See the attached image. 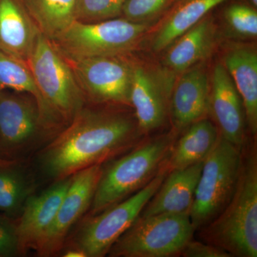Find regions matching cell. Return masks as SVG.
<instances>
[{
    "label": "cell",
    "mask_w": 257,
    "mask_h": 257,
    "mask_svg": "<svg viewBox=\"0 0 257 257\" xmlns=\"http://www.w3.org/2000/svg\"><path fill=\"white\" fill-rule=\"evenodd\" d=\"M140 133L136 118L124 111L84 105L42 149L40 168L55 182L67 178L128 150Z\"/></svg>",
    "instance_id": "1"
},
{
    "label": "cell",
    "mask_w": 257,
    "mask_h": 257,
    "mask_svg": "<svg viewBox=\"0 0 257 257\" xmlns=\"http://www.w3.org/2000/svg\"><path fill=\"white\" fill-rule=\"evenodd\" d=\"M256 145L242 147L239 179L222 211L200 229L205 242L232 256H257Z\"/></svg>",
    "instance_id": "2"
},
{
    "label": "cell",
    "mask_w": 257,
    "mask_h": 257,
    "mask_svg": "<svg viewBox=\"0 0 257 257\" xmlns=\"http://www.w3.org/2000/svg\"><path fill=\"white\" fill-rule=\"evenodd\" d=\"M175 143V132L140 143L115 160L102 172L89 215L98 214L133 195L147 185L167 165Z\"/></svg>",
    "instance_id": "3"
},
{
    "label": "cell",
    "mask_w": 257,
    "mask_h": 257,
    "mask_svg": "<svg viewBox=\"0 0 257 257\" xmlns=\"http://www.w3.org/2000/svg\"><path fill=\"white\" fill-rule=\"evenodd\" d=\"M28 64L41 94L49 124L59 133L85 105L82 89L69 62L41 32Z\"/></svg>",
    "instance_id": "4"
},
{
    "label": "cell",
    "mask_w": 257,
    "mask_h": 257,
    "mask_svg": "<svg viewBox=\"0 0 257 257\" xmlns=\"http://www.w3.org/2000/svg\"><path fill=\"white\" fill-rule=\"evenodd\" d=\"M150 25L121 18L93 23L74 22L52 42L66 60L124 57L140 45Z\"/></svg>",
    "instance_id": "5"
},
{
    "label": "cell",
    "mask_w": 257,
    "mask_h": 257,
    "mask_svg": "<svg viewBox=\"0 0 257 257\" xmlns=\"http://www.w3.org/2000/svg\"><path fill=\"white\" fill-rule=\"evenodd\" d=\"M168 173L167 167L143 188L104 211L85 218L76 231L69 247L84 257H102L140 216L144 208L160 188Z\"/></svg>",
    "instance_id": "6"
},
{
    "label": "cell",
    "mask_w": 257,
    "mask_h": 257,
    "mask_svg": "<svg viewBox=\"0 0 257 257\" xmlns=\"http://www.w3.org/2000/svg\"><path fill=\"white\" fill-rule=\"evenodd\" d=\"M241 150L219 135L215 147L203 162L189 211L196 230L212 221L232 197L239 179Z\"/></svg>",
    "instance_id": "7"
},
{
    "label": "cell",
    "mask_w": 257,
    "mask_h": 257,
    "mask_svg": "<svg viewBox=\"0 0 257 257\" xmlns=\"http://www.w3.org/2000/svg\"><path fill=\"white\" fill-rule=\"evenodd\" d=\"M195 231L189 212L139 216L107 254L111 257L176 256L192 239Z\"/></svg>",
    "instance_id": "8"
},
{
    "label": "cell",
    "mask_w": 257,
    "mask_h": 257,
    "mask_svg": "<svg viewBox=\"0 0 257 257\" xmlns=\"http://www.w3.org/2000/svg\"><path fill=\"white\" fill-rule=\"evenodd\" d=\"M54 137L33 96L0 91V160L23 162Z\"/></svg>",
    "instance_id": "9"
},
{
    "label": "cell",
    "mask_w": 257,
    "mask_h": 257,
    "mask_svg": "<svg viewBox=\"0 0 257 257\" xmlns=\"http://www.w3.org/2000/svg\"><path fill=\"white\" fill-rule=\"evenodd\" d=\"M124 57L67 60L86 101L130 105L133 64Z\"/></svg>",
    "instance_id": "10"
},
{
    "label": "cell",
    "mask_w": 257,
    "mask_h": 257,
    "mask_svg": "<svg viewBox=\"0 0 257 257\" xmlns=\"http://www.w3.org/2000/svg\"><path fill=\"white\" fill-rule=\"evenodd\" d=\"M102 169L101 165L92 166L72 176L55 219L37 246V254L55 256L62 249L72 226L90 208Z\"/></svg>",
    "instance_id": "11"
},
{
    "label": "cell",
    "mask_w": 257,
    "mask_h": 257,
    "mask_svg": "<svg viewBox=\"0 0 257 257\" xmlns=\"http://www.w3.org/2000/svg\"><path fill=\"white\" fill-rule=\"evenodd\" d=\"M175 74L133 64L130 105L141 133L156 130L165 123Z\"/></svg>",
    "instance_id": "12"
},
{
    "label": "cell",
    "mask_w": 257,
    "mask_h": 257,
    "mask_svg": "<svg viewBox=\"0 0 257 257\" xmlns=\"http://www.w3.org/2000/svg\"><path fill=\"white\" fill-rule=\"evenodd\" d=\"M209 111L221 138L241 149L246 116L242 100L224 64H216L211 74Z\"/></svg>",
    "instance_id": "13"
},
{
    "label": "cell",
    "mask_w": 257,
    "mask_h": 257,
    "mask_svg": "<svg viewBox=\"0 0 257 257\" xmlns=\"http://www.w3.org/2000/svg\"><path fill=\"white\" fill-rule=\"evenodd\" d=\"M71 180L72 176L56 181L46 190L29 197L16 221L20 255L36 251L55 219Z\"/></svg>",
    "instance_id": "14"
},
{
    "label": "cell",
    "mask_w": 257,
    "mask_h": 257,
    "mask_svg": "<svg viewBox=\"0 0 257 257\" xmlns=\"http://www.w3.org/2000/svg\"><path fill=\"white\" fill-rule=\"evenodd\" d=\"M171 93L170 104L175 132L184 131L209 112L210 84L199 63L179 74Z\"/></svg>",
    "instance_id": "15"
},
{
    "label": "cell",
    "mask_w": 257,
    "mask_h": 257,
    "mask_svg": "<svg viewBox=\"0 0 257 257\" xmlns=\"http://www.w3.org/2000/svg\"><path fill=\"white\" fill-rule=\"evenodd\" d=\"M203 162L168 172L160 188L147 203L140 216L189 212Z\"/></svg>",
    "instance_id": "16"
},
{
    "label": "cell",
    "mask_w": 257,
    "mask_h": 257,
    "mask_svg": "<svg viewBox=\"0 0 257 257\" xmlns=\"http://www.w3.org/2000/svg\"><path fill=\"white\" fill-rule=\"evenodd\" d=\"M216 43L214 19L207 15L166 49L162 62L164 69L175 75L180 74L207 60Z\"/></svg>",
    "instance_id": "17"
},
{
    "label": "cell",
    "mask_w": 257,
    "mask_h": 257,
    "mask_svg": "<svg viewBox=\"0 0 257 257\" xmlns=\"http://www.w3.org/2000/svg\"><path fill=\"white\" fill-rule=\"evenodd\" d=\"M222 64L237 89L246 123L253 138L257 134V52L245 44H234L226 51Z\"/></svg>",
    "instance_id": "18"
},
{
    "label": "cell",
    "mask_w": 257,
    "mask_h": 257,
    "mask_svg": "<svg viewBox=\"0 0 257 257\" xmlns=\"http://www.w3.org/2000/svg\"><path fill=\"white\" fill-rule=\"evenodd\" d=\"M40 33L22 0H0V51L28 64Z\"/></svg>",
    "instance_id": "19"
},
{
    "label": "cell",
    "mask_w": 257,
    "mask_h": 257,
    "mask_svg": "<svg viewBox=\"0 0 257 257\" xmlns=\"http://www.w3.org/2000/svg\"><path fill=\"white\" fill-rule=\"evenodd\" d=\"M227 0H179L165 18L152 37L151 47L162 52L181 35L197 25L211 10Z\"/></svg>",
    "instance_id": "20"
},
{
    "label": "cell",
    "mask_w": 257,
    "mask_h": 257,
    "mask_svg": "<svg viewBox=\"0 0 257 257\" xmlns=\"http://www.w3.org/2000/svg\"><path fill=\"white\" fill-rule=\"evenodd\" d=\"M219 138L217 126L210 120L202 118L193 123L175 142L166 165L168 172L203 162L212 151Z\"/></svg>",
    "instance_id": "21"
},
{
    "label": "cell",
    "mask_w": 257,
    "mask_h": 257,
    "mask_svg": "<svg viewBox=\"0 0 257 257\" xmlns=\"http://www.w3.org/2000/svg\"><path fill=\"white\" fill-rule=\"evenodd\" d=\"M33 176L23 162L0 160V214L14 219L35 194Z\"/></svg>",
    "instance_id": "22"
},
{
    "label": "cell",
    "mask_w": 257,
    "mask_h": 257,
    "mask_svg": "<svg viewBox=\"0 0 257 257\" xmlns=\"http://www.w3.org/2000/svg\"><path fill=\"white\" fill-rule=\"evenodd\" d=\"M77 0H22L39 30L52 41L76 20Z\"/></svg>",
    "instance_id": "23"
},
{
    "label": "cell",
    "mask_w": 257,
    "mask_h": 257,
    "mask_svg": "<svg viewBox=\"0 0 257 257\" xmlns=\"http://www.w3.org/2000/svg\"><path fill=\"white\" fill-rule=\"evenodd\" d=\"M3 90L27 93L33 96L38 103L45 124L55 134L49 124L45 104L28 64L0 51V91Z\"/></svg>",
    "instance_id": "24"
},
{
    "label": "cell",
    "mask_w": 257,
    "mask_h": 257,
    "mask_svg": "<svg viewBox=\"0 0 257 257\" xmlns=\"http://www.w3.org/2000/svg\"><path fill=\"white\" fill-rule=\"evenodd\" d=\"M225 25L235 37L244 40L257 36L256 8L243 4H233L225 10Z\"/></svg>",
    "instance_id": "25"
},
{
    "label": "cell",
    "mask_w": 257,
    "mask_h": 257,
    "mask_svg": "<svg viewBox=\"0 0 257 257\" xmlns=\"http://www.w3.org/2000/svg\"><path fill=\"white\" fill-rule=\"evenodd\" d=\"M125 0H77L76 20L93 23L120 18Z\"/></svg>",
    "instance_id": "26"
},
{
    "label": "cell",
    "mask_w": 257,
    "mask_h": 257,
    "mask_svg": "<svg viewBox=\"0 0 257 257\" xmlns=\"http://www.w3.org/2000/svg\"><path fill=\"white\" fill-rule=\"evenodd\" d=\"M179 0H125L121 18L150 25L169 11Z\"/></svg>",
    "instance_id": "27"
},
{
    "label": "cell",
    "mask_w": 257,
    "mask_h": 257,
    "mask_svg": "<svg viewBox=\"0 0 257 257\" xmlns=\"http://www.w3.org/2000/svg\"><path fill=\"white\" fill-rule=\"evenodd\" d=\"M18 255L20 253L16 221L0 214V257Z\"/></svg>",
    "instance_id": "28"
},
{
    "label": "cell",
    "mask_w": 257,
    "mask_h": 257,
    "mask_svg": "<svg viewBox=\"0 0 257 257\" xmlns=\"http://www.w3.org/2000/svg\"><path fill=\"white\" fill-rule=\"evenodd\" d=\"M180 254L184 257H232L223 248L192 239L185 245Z\"/></svg>",
    "instance_id": "29"
},
{
    "label": "cell",
    "mask_w": 257,
    "mask_h": 257,
    "mask_svg": "<svg viewBox=\"0 0 257 257\" xmlns=\"http://www.w3.org/2000/svg\"><path fill=\"white\" fill-rule=\"evenodd\" d=\"M250 3H251L253 8H256L257 7V0H249Z\"/></svg>",
    "instance_id": "30"
}]
</instances>
